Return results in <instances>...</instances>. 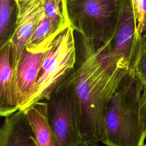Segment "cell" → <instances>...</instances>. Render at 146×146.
<instances>
[{
    "mask_svg": "<svg viewBox=\"0 0 146 146\" xmlns=\"http://www.w3.org/2000/svg\"><path fill=\"white\" fill-rule=\"evenodd\" d=\"M142 86L135 75L123 82L112 96L105 119V146H143L146 131L141 120Z\"/></svg>",
    "mask_w": 146,
    "mask_h": 146,
    "instance_id": "cell-2",
    "label": "cell"
},
{
    "mask_svg": "<svg viewBox=\"0 0 146 146\" xmlns=\"http://www.w3.org/2000/svg\"><path fill=\"white\" fill-rule=\"evenodd\" d=\"M127 0H66L70 26L83 37L106 43L115 37Z\"/></svg>",
    "mask_w": 146,
    "mask_h": 146,
    "instance_id": "cell-3",
    "label": "cell"
},
{
    "mask_svg": "<svg viewBox=\"0 0 146 146\" xmlns=\"http://www.w3.org/2000/svg\"><path fill=\"white\" fill-rule=\"evenodd\" d=\"M80 36L71 73L79 103L80 133L83 140L99 143L104 136L106 115L112 96L127 77L134 75L108 59L106 43Z\"/></svg>",
    "mask_w": 146,
    "mask_h": 146,
    "instance_id": "cell-1",
    "label": "cell"
},
{
    "mask_svg": "<svg viewBox=\"0 0 146 146\" xmlns=\"http://www.w3.org/2000/svg\"><path fill=\"white\" fill-rule=\"evenodd\" d=\"M59 34L53 28L44 13L29 40L25 49L33 52H45Z\"/></svg>",
    "mask_w": 146,
    "mask_h": 146,
    "instance_id": "cell-11",
    "label": "cell"
},
{
    "mask_svg": "<svg viewBox=\"0 0 146 146\" xmlns=\"http://www.w3.org/2000/svg\"><path fill=\"white\" fill-rule=\"evenodd\" d=\"M136 22V33L138 37L146 38V0H131Z\"/></svg>",
    "mask_w": 146,
    "mask_h": 146,
    "instance_id": "cell-14",
    "label": "cell"
},
{
    "mask_svg": "<svg viewBox=\"0 0 146 146\" xmlns=\"http://www.w3.org/2000/svg\"><path fill=\"white\" fill-rule=\"evenodd\" d=\"M75 146H103V145L99 144V143H94V142H91V141L82 140V141H80L79 144H78Z\"/></svg>",
    "mask_w": 146,
    "mask_h": 146,
    "instance_id": "cell-16",
    "label": "cell"
},
{
    "mask_svg": "<svg viewBox=\"0 0 146 146\" xmlns=\"http://www.w3.org/2000/svg\"><path fill=\"white\" fill-rule=\"evenodd\" d=\"M19 110V102L11 63L9 39L0 48V115L6 117Z\"/></svg>",
    "mask_w": 146,
    "mask_h": 146,
    "instance_id": "cell-7",
    "label": "cell"
},
{
    "mask_svg": "<svg viewBox=\"0 0 146 146\" xmlns=\"http://www.w3.org/2000/svg\"><path fill=\"white\" fill-rule=\"evenodd\" d=\"M46 101L56 146H75L82 141L79 103L71 71Z\"/></svg>",
    "mask_w": 146,
    "mask_h": 146,
    "instance_id": "cell-5",
    "label": "cell"
},
{
    "mask_svg": "<svg viewBox=\"0 0 146 146\" xmlns=\"http://www.w3.org/2000/svg\"><path fill=\"white\" fill-rule=\"evenodd\" d=\"M136 76L142 86L141 97V120L146 131V38L144 40L137 62Z\"/></svg>",
    "mask_w": 146,
    "mask_h": 146,
    "instance_id": "cell-13",
    "label": "cell"
},
{
    "mask_svg": "<svg viewBox=\"0 0 146 146\" xmlns=\"http://www.w3.org/2000/svg\"><path fill=\"white\" fill-rule=\"evenodd\" d=\"M44 13L58 33L70 26L66 0H44Z\"/></svg>",
    "mask_w": 146,
    "mask_h": 146,
    "instance_id": "cell-12",
    "label": "cell"
},
{
    "mask_svg": "<svg viewBox=\"0 0 146 146\" xmlns=\"http://www.w3.org/2000/svg\"><path fill=\"white\" fill-rule=\"evenodd\" d=\"M74 30L69 26L53 40L44 53L36 82L19 110L47 100L60 82L73 69L76 59Z\"/></svg>",
    "mask_w": 146,
    "mask_h": 146,
    "instance_id": "cell-4",
    "label": "cell"
},
{
    "mask_svg": "<svg viewBox=\"0 0 146 146\" xmlns=\"http://www.w3.org/2000/svg\"><path fill=\"white\" fill-rule=\"evenodd\" d=\"M143 146H146V143H145V144H144V145H143Z\"/></svg>",
    "mask_w": 146,
    "mask_h": 146,
    "instance_id": "cell-17",
    "label": "cell"
},
{
    "mask_svg": "<svg viewBox=\"0 0 146 146\" xmlns=\"http://www.w3.org/2000/svg\"><path fill=\"white\" fill-rule=\"evenodd\" d=\"M12 1H14V0H12Z\"/></svg>",
    "mask_w": 146,
    "mask_h": 146,
    "instance_id": "cell-18",
    "label": "cell"
},
{
    "mask_svg": "<svg viewBox=\"0 0 146 146\" xmlns=\"http://www.w3.org/2000/svg\"><path fill=\"white\" fill-rule=\"evenodd\" d=\"M12 0H0V38L1 44L6 41V35L10 23Z\"/></svg>",
    "mask_w": 146,
    "mask_h": 146,
    "instance_id": "cell-15",
    "label": "cell"
},
{
    "mask_svg": "<svg viewBox=\"0 0 146 146\" xmlns=\"http://www.w3.org/2000/svg\"><path fill=\"white\" fill-rule=\"evenodd\" d=\"M45 52H33L26 49L19 60L16 76L19 110L30 97L39 76Z\"/></svg>",
    "mask_w": 146,
    "mask_h": 146,
    "instance_id": "cell-8",
    "label": "cell"
},
{
    "mask_svg": "<svg viewBox=\"0 0 146 146\" xmlns=\"http://www.w3.org/2000/svg\"><path fill=\"white\" fill-rule=\"evenodd\" d=\"M25 112L37 146H56L55 140L47 117L46 100L30 106Z\"/></svg>",
    "mask_w": 146,
    "mask_h": 146,
    "instance_id": "cell-10",
    "label": "cell"
},
{
    "mask_svg": "<svg viewBox=\"0 0 146 146\" xmlns=\"http://www.w3.org/2000/svg\"><path fill=\"white\" fill-rule=\"evenodd\" d=\"M0 146H37L23 111L5 117L0 128Z\"/></svg>",
    "mask_w": 146,
    "mask_h": 146,
    "instance_id": "cell-9",
    "label": "cell"
},
{
    "mask_svg": "<svg viewBox=\"0 0 146 146\" xmlns=\"http://www.w3.org/2000/svg\"><path fill=\"white\" fill-rule=\"evenodd\" d=\"M14 1L17 6V17L13 33L9 40L11 45V67L16 84L18 66L22 53L44 15V0Z\"/></svg>",
    "mask_w": 146,
    "mask_h": 146,
    "instance_id": "cell-6",
    "label": "cell"
}]
</instances>
